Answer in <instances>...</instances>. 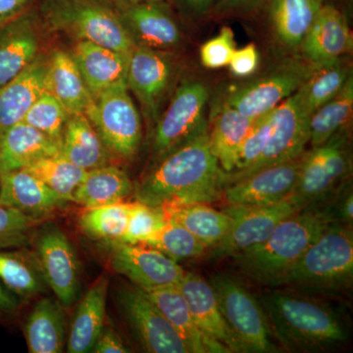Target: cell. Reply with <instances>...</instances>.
I'll return each instance as SVG.
<instances>
[{"label":"cell","mask_w":353,"mask_h":353,"mask_svg":"<svg viewBox=\"0 0 353 353\" xmlns=\"http://www.w3.org/2000/svg\"><path fill=\"white\" fill-rule=\"evenodd\" d=\"M59 152V143L22 121L0 134V174L24 169Z\"/></svg>","instance_id":"25"},{"label":"cell","mask_w":353,"mask_h":353,"mask_svg":"<svg viewBox=\"0 0 353 353\" xmlns=\"http://www.w3.org/2000/svg\"><path fill=\"white\" fill-rule=\"evenodd\" d=\"M46 90L69 114H85L94 102L75 60L65 51H54L48 60Z\"/></svg>","instance_id":"29"},{"label":"cell","mask_w":353,"mask_h":353,"mask_svg":"<svg viewBox=\"0 0 353 353\" xmlns=\"http://www.w3.org/2000/svg\"><path fill=\"white\" fill-rule=\"evenodd\" d=\"M303 154L228 183L223 190L222 199L227 205L234 206L271 205L285 201L296 185Z\"/></svg>","instance_id":"16"},{"label":"cell","mask_w":353,"mask_h":353,"mask_svg":"<svg viewBox=\"0 0 353 353\" xmlns=\"http://www.w3.org/2000/svg\"><path fill=\"white\" fill-rule=\"evenodd\" d=\"M132 204L119 202L87 208L79 225L83 233L94 240L120 241L126 232Z\"/></svg>","instance_id":"39"},{"label":"cell","mask_w":353,"mask_h":353,"mask_svg":"<svg viewBox=\"0 0 353 353\" xmlns=\"http://www.w3.org/2000/svg\"><path fill=\"white\" fill-rule=\"evenodd\" d=\"M165 1V0H127V2H130V3H139V2H162Z\"/></svg>","instance_id":"54"},{"label":"cell","mask_w":353,"mask_h":353,"mask_svg":"<svg viewBox=\"0 0 353 353\" xmlns=\"http://www.w3.org/2000/svg\"><path fill=\"white\" fill-rule=\"evenodd\" d=\"M259 53L253 44L234 50L229 65L234 76L248 77L254 73L259 66Z\"/></svg>","instance_id":"47"},{"label":"cell","mask_w":353,"mask_h":353,"mask_svg":"<svg viewBox=\"0 0 353 353\" xmlns=\"http://www.w3.org/2000/svg\"><path fill=\"white\" fill-rule=\"evenodd\" d=\"M108 290V278H99L79 303L67 343L69 353L92 352L104 328Z\"/></svg>","instance_id":"28"},{"label":"cell","mask_w":353,"mask_h":353,"mask_svg":"<svg viewBox=\"0 0 353 353\" xmlns=\"http://www.w3.org/2000/svg\"><path fill=\"white\" fill-rule=\"evenodd\" d=\"M24 170L37 176L66 201H73L74 192L87 174L60 154L41 158Z\"/></svg>","instance_id":"38"},{"label":"cell","mask_w":353,"mask_h":353,"mask_svg":"<svg viewBox=\"0 0 353 353\" xmlns=\"http://www.w3.org/2000/svg\"><path fill=\"white\" fill-rule=\"evenodd\" d=\"M143 292L178 332L190 353H230L226 347L211 340L197 326L185 297L176 285Z\"/></svg>","instance_id":"26"},{"label":"cell","mask_w":353,"mask_h":353,"mask_svg":"<svg viewBox=\"0 0 353 353\" xmlns=\"http://www.w3.org/2000/svg\"><path fill=\"white\" fill-rule=\"evenodd\" d=\"M0 282L13 294L29 297L43 292L46 281L26 253L0 250Z\"/></svg>","instance_id":"37"},{"label":"cell","mask_w":353,"mask_h":353,"mask_svg":"<svg viewBox=\"0 0 353 353\" xmlns=\"http://www.w3.org/2000/svg\"><path fill=\"white\" fill-rule=\"evenodd\" d=\"M36 222L32 216L0 203V250L22 245Z\"/></svg>","instance_id":"45"},{"label":"cell","mask_w":353,"mask_h":353,"mask_svg":"<svg viewBox=\"0 0 353 353\" xmlns=\"http://www.w3.org/2000/svg\"><path fill=\"white\" fill-rule=\"evenodd\" d=\"M322 6V0H270L271 23L281 43L299 48Z\"/></svg>","instance_id":"34"},{"label":"cell","mask_w":353,"mask_h":353,"mask_svg":"<svg viewBox=\"0 0 353 353\" xmlns=\"http://www.w3.org/2000/svg\"><path fill=\"white\" fill-rule=\"evenodd\" d=\"M225 172L209 145L208 130L159 158L134 187L137 201L167 208L220 201Z\"/></svg>","instance_id":"1"},{"label":"cell","mask_w":353,"mask_h":353,"mask_svg":"<svg viewBox=\"0 0 353 353\" xmlns=\"http://www.w3.org/2000/svg\"><path fill=\"white\" fill-rule=\"evenodd\" d=\"M264 0H220L222 8L231 10H250L262 3Z\"/></svg>","instance_id":"51"},{"label":"cell","mask_w":353,"mask_h":353,"mask_svg":"<svg viewBox=\"0 0 353 353\" xmlns=\"http://www.w3.org/2000/svg\"><path fill=\"white\" fill-rule=\"evenodd\" d=\"M352 170L350 137L345 128L324 145L303 152L290 199L301 209L312 205L350 179Z\"/></svg>","instance_id":"7"},{"label":"cell","mask_w":353,"mask_h":353,"mask_svg":"<svg viewBox=\"0 0 353 353\" xmlns=\"http://www.w3.org/2000/svg\"><path fill=\"white\" fill-rule=\"evenodd\" d=\"M85 115L110 152L127 160L136 157L143 129L127 82L116 83L97 95Z\"/></svg>","instance_id":"8"},{"label":"cell","mask_w":353,"mask_h":353,"mask_svg":"<svg viewBox=\"0 0 353 353\" xmlns=\"http://www.w3.org/2000/svg\"><path fill=\"white\" fill-rule=\"evenodd\" d=\"M38 263L44 281L64 307L78 296L79 262L66 234L54 225H48L37 236Z\"/></svg>","instance_id":"15"},{"label":"cell","mask_w":353,"mask_h":353,"mask_svg":"<svg viewBox=\"0 0 353 353\" xmlns=\"http://www.w3.org/2000/svg\"><path fill=\"white\" fill-rule=\"evenodd\" d=\"M208 90L203 83L188 82L178 88L153 134V150L158 157L208 131Z\"/></svg>","instance_id":"10"},{"label":"cell","mask_w":353,"mask_h":353,"mask_svg":"<svg viewBox=\"0 0 353 353\" xmlns=\"http://www.w3.org/2000/svg\"><path fill=\"white\" fill-rule=\"evenodd\" d=\"M311 70L310 64L289 60L266 76L236 90L228 97L225 103L250 119H257L294 94Z\"/></svg>","instance_id":"13"},{"label":"cell","mask_w":353,"mask_h":353,"mask_svg":"<svg viewBox=\"0 0 353 353\" xmlns=\"http://www.w3.org/2000/svg\"><path fill=\"white\" fill-rule=\"evenodd\" d=\"M61 303L43 299L28 318L25 336L31 353H60L65 345V319Z\"/></svg>","instance_id":"32"},{"label":"cell","mask_w":353,"mask_h":353,"mask_svg":"<svg viewBox=\"0 0 353 353\" xmlns=\"http://www.w3.org/2000/svg\"><path fill=\"white\" fill-rule=\"evenodd\" d=\"M90 352L127 353L130 350L114 330L103 328Z\"/></svg>","instance_id":"48"},{"label":"cell","mask_w":353,"mask_h":353,"mask_svg":"<svg viewBox=\"0 0 353 353\" xmlns=\"http://www.w3.org/2000/svg\"><path fill=\"white\" fill-rule=\"evenodd\" d=\"M0 203L30 216L48 214L66 201L31 173L20 170L0 174Z\"/></svg>","instance_id":"24"},{"label":"cell","mask_w":353,"mask_h":353,"mask_svg":"<svg viewBox=\"0 0 353 353\" xmlns=\"http://www.w3.org/2000/svg\"><path fill=\"white\" fill-rule=\"evenodd\" d=\"M39 39L34 14L25 12L0 26V87L39 57Z\"/></svg>","instance_id":"21"},{"label":"cell","mask_w":353,"mask_h":353,"mask_svg":"<svg viewBox=\"0 0 353 353\" xmlns=\"http://www.w3.org/2000/svg\"><path fill=\"white\" fill-rule=\"evenodd\" d=\"M69 113L64 106L54 95L46 90L26 114L23 122L36 128L61 145Z\"/></svg>","instance_id":"41"},{"label":"cell","mask_w":353,"mask_h":353,"mask_svg":"<svg viewBox=\"0 0 353 353\" xmlns=\"http://www.w3.org/2000/svg\"><path fill=\"white\" fill-rule=\"evenodd\" d=\"M18 307V299L15 294L7 290L0 282V312H12Z\"/></svg>","instance_id":"50"},{"label":"cell","mask_w":353,"mask_h":353,"mask_svg":"<svg viewBox=\"0 0 353 353\" xmlns=\"http://www.w3.org/2000/svg\"><path fill=\"white\" fill-rule=\"evenodd\" d=\"M116 303L145 352L190 353L180 334L143 290L137 285L120 288Z\"/></svg>","instance_id":"9"},{"label":"cell","mask_w":353,"mask_h":353,"mask_svg":"<svg viewBox=\"0 0 353 353\" xmlns=\"http://www.w3.org/2000/svg\"><path fill=\"white\" fill-rule=\"evenodd\" d=\"M327 226L313 211L301 209L283 220L266 240L232 259L241 273L255 282L278 288Z\"/></svg>","instance_id":"3"},{"label":"cell","mask_w":353,"mask_h":353,"mask_svg":"<svg viewBox=\"0 0 353 353\" xmlns=\"http://www.w3.org/2000/svg\"><path fill=\"white\" fill-rule=\"evenodd\" d=\"M352 283V226L331 224L304 252L279 287L334 296L347 292Z\"/></svg>","instance_id":"4"},{"label":"cell","mask_w":353,"mask_h":353,"mask_svg":"<svg viewBox=\"0 0 353 353\" xmlns=\"http://www.w3.org/2000/svg\"><path fill=\"white\" fill-rule=\"evenodd\" d=\"M166 222V216L161 208L146 205L139 201L134 202L132 204L126 232L120 241L127 243H145Z\"/></svg>","instance_id":"43"},{"label":"cell","mask_w":353,"mask_h":353,"mask_svg":"<svg viewBox=\"0 0 353 353\" xmlns=\"http://www.w3.org/2000/svg\"><path fill=\"white\" fill-rule=\"evenodd\" d=\"M134 185L122 169L104 165L87 171L73 194V201L85 208L122 202L132 194Z\"/></svg>","instance_id":"31"},{"label":"cell","mask_w":353,"mask_h":353,"mask_svg":"<svg viewBox=\"0 0 353 353\" xmlns=\"http://www.w3.org/2000/svg\"><path fill=\"white\" fill-rule=\"evenodd\" d=\"M299 48L312 67L341 60L352 50V34L343 14L323 4Z\"/></svg>","instance_id":"19"},{"label":"cell","mask_w":353,"mask_h":353,"mask_svg":"<svg viewBox=\"0 0 353 353\" xmlns=\"http://www.w3.org/2000/svg\"><path fill=\"white\" fill-rule=\"evenodd\" d=\"M34 0H0V26L27 12Z\"/></svg>","instance_id":"49"},{"label":"cell","mask_w":353,"mask_h":353,"mask_svg":"<svg viewBox=\"0 0 353 353\" xmlns=\"http://www.w3.org/2000/svg\"><path fill=\"white\" fill-rule=\"evenodd\" d=\"M72 57L94 99L116 83L127 82L129 55L81 41L76 43Z\"/></svg>","instance_id":"22"},{"label":"cell","mask_w":353,"mask_h":353,"mask_svg":"<svg viewBox=\"0 0 353 353\" xmlns=\"http://www.w3.org/2000/svg\"><path fill=\"white\" fill-rule=\"evenodd\" d=\"M160 252L176 260L201 257L208 252V246L201 243L189 230L173 220L167 219L163 227L145 241Z\"/></svg>","instance_id":"40"},{"label":"cell","mask_w":353,"mask_h":353,"mask_svg":"<svg viewBox=\"0 0 353 353\" xmlns=\"http://www.w3.org/2000/svg\"><path fill=\"white\" fill-rule=\"evenodd\" d=\"M353 110V80L348 79L338 94L314 113L309 119V143L313 148L324 145L336 132L347 128Z\"/></svg>","instance_id":"36"},{"label":"cell","mask_w":353,"mask_h":353,"mask_svg":"<svg viewBox=\"0 0 353 353\" xmlns=\"http://www.w3.org/2000/svg\"><path fill=\"white\" fill-rule=\"evenodd\" d=\"M213 1L214 0H185V2L199 13L205 12L209 7L212 6Z\"/></svg>","instance_id":"52"},{"label":"cell","mask_w":353,"mask_h":353,"mask_svg":"<svg viewBox=\"0 0 353 353\" xmlns=\"http://www.w3.org/2000/svg\"><path fill=\"white\" fill-rule=\"evenodd\" d=\"M234 50H236V46H234L233 31L228 27L222 28L218 36L209 39L201 46V63L209 69H218L228 66Z\"/></svg>","instance_id":"46"},{"label":"cell","mask_w":353,"mask_h":353,"mask_svg":"<svg viewBox=\"0 0 353 353\" xmlns=\"http://www.w3.org/2000/svg\"><path fill=\"white\" fill-rule=\"evenodd\" d=\"M113 270L129 279L139 289L178 285L185 270L176 260L145 243H110Z\"/></svg>","instance_id":"14"},{"label":"cell","mask_w":353,"mask_h":353,"mask_svg":"<svg viewBox=\"0 0 353 353\" xmlns=\"http://www.w3.org/2000/svg\"><path fill=\"white\" fill-rule=\"evenodd\" d=\"M173 75V64L163 52L134 46L128 59L127 85L152 117L166 92Z\"/></svg>","instance_id":"17"},{"label":"cell","mask_w":353,"mask_h":353,"mask_svg":"<svg viewBox=\"0 0 353 353\" xmlns=\"http://www.w3.org/2000/svg\"><path fill=\"white\" fill-rule=\"evenodd\" d=\"M41 16L54 32L130 55L137 43L116 8L102 0H43Z\"/></svg>","instance_id":"5"},{"label":"cell","mask_w":353,"mask_h":353,"mask_svg":"<svg viewBox=\"0 0 353 353\" xmlns=\"http://www.w3.org/2000/svg\"><path fill=\"white\" fill-rule=\"evenodd\" d=\"M273 113L274 110H272L254 120L252 129L241 145L236 167L231 173H225V176L238 175L252 167L261 157L273 130Z\"/></svg>","instance_id":"44"},{"label":"cell","mask_w":353,"mask_h":353,"mask_svg":"<svg viewBox=\"0 0 353 353\" xmlns=\"http://www.w3.org/2000/svg\"><path fill=\"white\" fill-rule=\"evenodd\" d=\"M116 10L138 46L159 50L176 46L181 32L160 2H125Z\"/></svg>","instance_id":"20"},{"label":"cell","mask_w":353,"mask_h":353,"mask_svg":"<svg viewBox=\"0 0 353 353\" xmlns=\"http://www.w3.org/2000/svg\"><path fill=\"white\" fill-rule=\"evenodd\" d=\"M299 210L301 208L290 197L271 205H227L224 211L231 216L233 224L227 236L211 248V259L233 257L259 245L270 236L283 220Z\"/></svg>","instance_id":"12"},{"label":"cell","mask_w":353,"mask_h":353,"mask_svg":"<svg viewBox=\"0 0 353 353\" xmlns=\"http://www.w3.org/2000/svg\"><path fill=\"white\" fill-rule=\"evenodd\" d=\"M254 120L246 117L228 104H223L212 118L208 128L209 145L225 173L236 167L243 141Z\"/></svg>","instance_id":"30"},{"label":"cell","mask_w":353,"mask_h":353,"mask_svg":"<svg viewBox=\"0 0 353 353\" xmlns=\"http://www.w3.org/2000/svg\"><path fill=\"white\" fill-rule=\"evenodd\" d=\"M102 1L105 2V3L109 4L114 7V8H117L118 6H122L123 3L127 1V0H102Z\"/></svg>","instance_id":"53"},{"label":"cell","mask_w":353,"mask_h":353,"mask_svg":"<svg viewBox=\"0 0 353 353\" xmlns=\"http://www.w3.org/2000/svg\"><path fill=\"white\" fill-rule=\"evenodd\" d=\"M176 287L185 297L194 322L208 338L226 347L229 352H243L240 343L221 312L217 296L210 282L199 274L185 272L182 281Z\"/></svg>","instance_id":"18"},{"label":"cell","mask_w":353,"mask_h":353,"mask_svg":"<svg viewBox=\"0 0 353 353\" xmlns=\"http://www.w3.org/2000/svg\"><path fill=\"white\" fill-rule=\"evenodd\" d=\"M313 211L328 225L339 224L352 226L353 190L352 180L345 182L330 192L312 205L303 208Z\"/></svg>","instance_id":"42"},{"label":"cell","mask_w":353,"mask_h":353,"mask_svg":"<svg viewBox=\"0 0 353 353\" xmlns=\"http://www.w3.org/2000/svg\"><path fill=\"white\" fill-rule=\"evenodd\" d=\"M48 65V61L38 57L19 75L0 87V134L22 122L46 90Z\"/></svg>","instance_id":"23"},{"label":"cell","mask_w":353,"mask_h":353,"mask_svg":"<svg viewBox=\"0 0 353 353\" xmlns=\"http://www.w3.org/2000/svg\"><path fill=\"white\" fill-rule=\"evenodd\" d=\"M166 219L182 225L196 236L208 250L214 248L229 233L233 224L224 210H216L208 203H190L161 208Z\"/></svg>","instance_id":"33"},{"label":"cell","mask_w":353,"mask_h":353,"mask_svg":"<svg viewBox=\"0 0 353 353\" xmlns=\"http://www.w3.org/2000/svg\"><path fill=\"white\" fill-rule=\"evenodd\" d=\"M352 77L343 59L333 63L312 67L296 94L301 108L309 116L341 92Z\"/></svg>","instance_id":"35"},{"label":"cell","mask_w":353,"mask_h":353,"mask_svg":"<svg viewBox=\"0 0 353 353\" xmlns=\"http://www.w3.org/2000/svg\"><path fill=\"white\" fill-rule=\"evenodd\" d=\"M273 118V130L261 157L238 175L224 176V187L260 169L284 163L303 154L310 138V116L301 108L296 92L274 109Z\"/></svg>","instance_id":"11"},{"label":"cell","mask_w":353,"mask_h":353,"mask_svg":"<svg viewBox=\"0 0 353 353\" xmlns=\"http://www.w3.org/2000/svg\"><path fill=\"white\" fill-rule=\"evenodd\" d=\"M257 299L272 336L288 352H326L347 341L345 322L327 304L294 290H271Z\"/></svg>","instance_id":"2"},{"label":"cell","mask_w":353,"mask_h":353,"mask_svg":"<svg viewBox=\"0 0 353 353\" xmlns=\"http://www.w3.org/2000/svg\"><path fill=\"white\" fill-rule=\"evenodd\" d=\"M219 303L221 312L243 352H277L263 308L257 296H253L238 280L216 274L210 279Z\"/></svg>","instance_id":"6"},{"label":"cell","mask_w":353,"mask_h":353,"mask_svg":"<svg viewBox=\"0 0 353 353\" xmlns=\"http://www.w3.org/2000/svg\"><path fill=\"white\" fill-rule=\"evenodd\" d=\"M110 153L85 114H69L60 145L61 157L90 171L108 165Z\"/></svg>","instance_id":"27"}]
</instances>
